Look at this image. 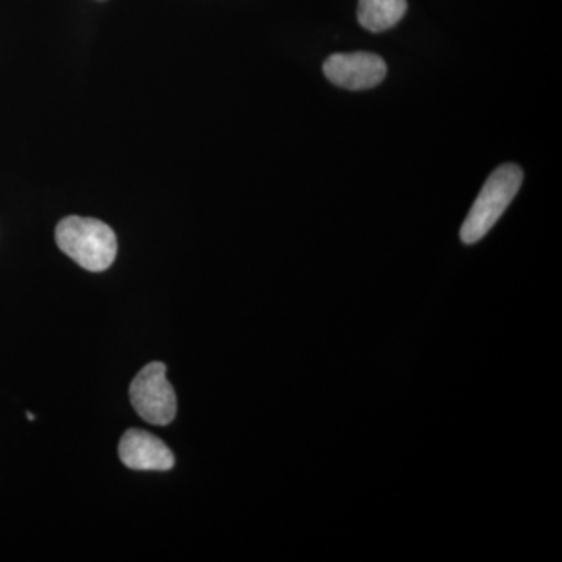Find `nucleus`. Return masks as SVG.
Returning <instances> with one entry per match:
<instances>
[{"label":"nucleus","mask_w":562,"mask_h":562,"mask_svg":"<svg viewBox=\"0 0 562 562\" xmlns=\"http://www.w3.org/2000/svg\"><path fill=\"white\" fill-rule=\"evenodd\" d=\"M55 239L63 254L87 271H106L116 260L117 238L105 222L92 217H65L57 225Z\"/></svg>","instance_id":"1"},{"label":"nucleus","mask_w":562,"mask_h":562,"mask_svg":"<svg viewBox=\"0 0 562 562\" xmlns=\"http://www.w3.org/2000/svg\"><path fill=\"white\" fill-rule=\"evenodd\" d=\"M522 181L524 171L517 165L495 169L462 224L461 241L469 246L482 241L514 201Z\"/></svg>","instance_id":"2"},{"label":"nucleus","mask_w":562,"mask_h":562,"mask_svg":"<svg viewBox=\"0 0 562 562\" xmlns=\"http://www.w3.org/2000/svg\"><path fill=\"white\" fill-rule=\"evenodd\" d=\"M128 394L140 419L160 427L176 419V391L166 379V366L162 362H150L140 369L133 379Z\"/></svg>","instance_id":"3"},{"label":"nucleus","mask_w":562,"mask_h":562,"mask_svg":"<svg viewBox=\"0 0 562 562\" xmlns=\"http://www.w3.org/2000/svg\"><path fill=\"white\" fill-rule=\"evenodd\" d=\"M324 74L336 87L346 90H371L382 83L387 74L386 61L371 52L335 54L324 63Z\"/></svg>","instance_id":"4"},{"label":"nucleus","mask_w":562,"mask_h":562,"mask_svg":"<svg viewBox=\"0 0 562 562\" xmlns=\"http://www.w3.org/2000/svg\"><path fill=\"white\" fill-rule=\"evenodd\" d=\"M121 461L133 471H171L173 453L157 436L133 428L124 432L120 442Z\"/></svg>","instance_id":"5"},{"label":"nucleus","mask_w":562,"mask_h":562,"mask_svg":"<svg viewBox=\"0 0 562 562\" xmlns=\"http://www.w3.org/2000/svg\"><path fill=\"white\" fill-rule=\"evenodd\" d=\"M408 10L406 0H360L358 21L366 31L379 33L398 24Z\"/></svg>","instance_id":"6"}]
</instances>
